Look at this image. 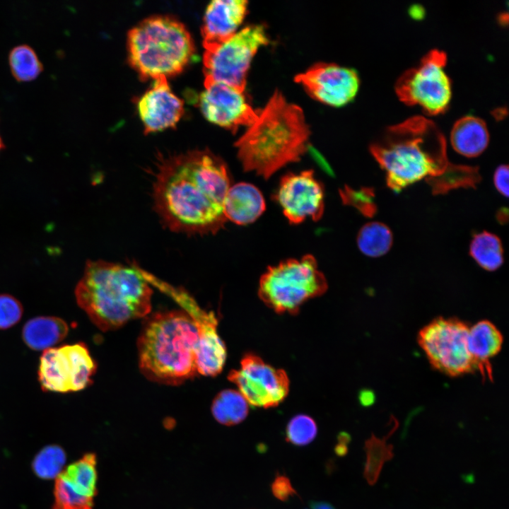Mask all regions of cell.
Here are the masks:
<instances>
[{"label": "cell", "mask_w": 509, "mask_h": 509, "mask_svg": "<svg viewBox=\"0 0 509 509\" xmlns=\"http://www.w3.org/2000/svg\"><path fill=\"white\" fill-rule=\"evenodd\" d=\"M269 42L264 26L252 25L216 47L205 50L204 83L218 82L245 90L252 60L259 49Z\"/></svg>", "instance_id": "obj_8"}, {"label": "cell", "mask_w": 509, "mask_h": 509, "mask_svg": "<svg viewBox=\"0 0 509 509\" xmlns=\"http://www.w3.org/2000/svg\"><path fill=\"white\" fill-rule=\"evenodd\" d=\"M11 72L18 81H30L37 76L42 66L35 51L28 45L15 47L9 54Z\"/></svg>", "instance_id": "obj_28"}, {"label": "cell", "mask_w": 509, "mask_h": 509, "mask_svg": "<svg viewBox=\"0 0 509 509\" xmlns=\"http://www.w3.org/2000/svg\"><path fill=\"white\" fill-rule=\"evenodd\" d=\"M2 147H3V144H2L1 139L0 138V150Z\"/></svg>", "instance_id": "obj_40"}, {"label": "cell", "mask_w": 509, "mask_h": 509, "mask_svg": "<svg viewBox=\"0 0 509 509\" xmlns=\"http://www.w3.org/2000/svg\"><path fill=\"white\" fill-rule=\"evenodd\" d=\"M271 491L274 496L281 500L286 501L295 493L289 479L285 476H278L271 484Z\"/></svg>", "instance_id": "obj_35"}, {"label": "cell", "mask_w": 509, "mask_h": 509, "mask_svg": "<svg viewBox=\"0 0 509 509\" xmlns=\"http://www.w3.org/2000/svg\"><path fill=\"white\" fill-rule=\"evenodd\" d=\"M204 83L205 89L199 95V105L209 122L233 132L255 122L259 110L250 104L245 90L218 82Z\"/></svg>", "instance_id": "obj_16"}, {"label": "cell", "mask_w": 509, "mask_h": 509, "mask_svg": "<svg viewBox=\"0 0 509 509\" xmlns=\"http://www.w3.org/2000/svg\"><path fill=\"white\" fill-rule=\"evenodd\" d=\"M339 194L344 204L354 207L364 216L372 218L376 213L377 206L373 188L361 187L355 190L345 186L339 190Z\"/></svg>", "instance_id": "obj_32"}, {"label": "cell", "mask_w": 509, "mask_h": 509, "mask_svg": "<svg viewBox=\"0 0 509 509\" xmlns=\"http://www.w3.org/2000/svg\"><path fill=\"white\" fill-rule=\"evenodd\" d=\"M138 111L145 132L150 133L174 127L183 115L184 106L171 90L167 78L160 76L139 100Z\"/></svg>", "instance_id": "obj_17"}, {"label": "cell", "mask_w": 509, "mask_h": 509, "mask_svg": "<svg viewBox=\"0 0 509 509\" xmlns=\"http://www.w3.org/2000/svg\"><path fill=\"white\" fill-rule=\"evenodd\" d=\"M501 332L490 321L484 320L469 327L467 347L474 364L484 379H492L491 359L501 350Z\"/></svg>", "instance_id": "obj_20"}, {"label": "cell", "mask_w": 509, "mask_h": 509, "mask_svg": "<svg viewBox=\"0 0 509 509\" xmlns=\"http://www.w3.org/2000/svg\"><path fill=\"white\" fill-rule=\"evenodd\" d=\"M497 221L502 225L505 224L508 220V210L507 208L500 209L496 213Z\"/></svg>", "instance_id": "obj_37"}, {"label": "cell", "mask_w": 509, "mask_h": 509, "mask_svg": "<svg viewBox=\"0 0 509 509\" xmlns=\"http://www.w3.org/2000/svg\"><path fill=\"white\" fill-rule=\"evenodd\" d=\"M230 186L226 164L209 150L171 155L156 164L154 209L172 231L214 234L227 221L223 202Z\"/></svg>", "instance_id": "obj_1"}, {"label": "cell", "mask_w": 509, "mask_h": 509, "mask_svg": "<svg viewBox=\"0 0 509 509\" xmlns=\"http://www.w3.org/2000/svg\"><path fill=\"white\" fill-rule=\"evenodd\" d=\"M327 288L316 259L305 255L269 267L260 277L258 294L276 312L294 315L305 302L322 295Z\"/></svg>", "instance_id": "obj_7"}, {"label": "cell", "mask_w": 509, "mask_h": 509, "mask_svg": "<svg viewBox=\"0 0 509 509\" xmlns=\"http://www.w3.org/2000/svg\"><path fill=\"white\" fill-rule=\"evenodd\" d=\"M228 378L235 384L247 402L257 407L276 406L289 391L286 373L252 353L245 355L240 368L231 370Z\"/></svg>", "instance_id": "obj_12"}, {"label": "cell", "mask_w": 509, "mask_h": 509, "mask_svg": "<svg viewBox=\"0 0 509 509\" xmlns=\"http://www.w3.org/2000/svg\"><path fill=\"white\" fill-rule=\"evenodd\" d=\"M69 332L66 322L57 317L40 316L26 322L22 330L25 344L35 351H45L64 340Z\"/></svg>", "instance_id": "obj_22"}, {"label": "cell", "mask_w": 509, "mask_h": 509, "mask_svg": "<svg viewBox=\"0 0 509 509\" xmlns=\"http://www.w3.org/2000/svg\"><path fill=\"white\" fill-rule=\"evenodd\" d=\"M317 428L315 421L310 416L300 414L294 416L286 427V439L298 446L311 443L316 437Z\"/></svg>", "instance_id": "obj_33"}, {"label": "cell", "mask_w": 509, "mask_h": 509, "mask_svg": "<svg viewBox=\"0 0 509 509\" xmlns=\"http://www.w3.org/2000/svg\"><path fill=\"white\" fill-rule=\"evenodd\" d=\"M294 80L310 97L332 107H342L351 101L360 84L354 69L329 63L315 64Z\"/></svg>", "instance_id": "obj_15"}, {"label": "cell", "mask_w": 509, "mask_h": 509, "mask_svg": "<svg viewBox=\"0 0 509 509\" xmlns=\"http://www.w3.org/2000/svg\"><path fill=\"white\" fill-rule=\"evenodd\" d=\"M266 209L261 191L248 182H238L228 189L223 202V213L227 221L244 226L258 219Z\"/></svg>", "instance_id": "obj_19"}, {"label": "cell", "mask_w": 509, "mask_h": 509, "mask_svg": "<svg viewBox=\"0 0 509 509\" xmlns=\"http://www.w3.org/2000/svg\"><path fill=\"white\" fill-rule=\"evenodd\" d=\"M52 509H93V498L78 491L59 475L55 481Z\"/></svg>", "instance_id": "obj_30"}, {"label": "cell", "mask_w": 509, "mask_h": 509, "mask_svg": "<svg viewBox=\"0 0 509 509\" xmlns=\"http://www.w3.org/2000/svg\"><path fill=\"white\" fill-rule=\"evenodd\" d=\"M23 312V306L16 298L8 294L0 295V329H6L17 324Z\"/></svg>", "instance_id": "obj_34"}, {"label": "cell", "mask_w": 509, "mask_h": 509, "mask_svg": "<svg viewBox=\"0 0 509 509\" xmlns=\"http://www.w3.org/2000/svg\"><path fill=\"white\" fill-rule=\"evenodd\" d=\"M446 62L444 52H429L397 80L395 89L399 99L406 105L420 106L431 115L444 112L452 96L450 80L445 71Z\"/></svg>", "instance_id": "obj_9"}, {"label": "cell", "mask_w": 509, "mask_h": 509, "mask_svg": "<svg viewBox=\"0 0 509 509\" xmlns=\"http://www.w3.org/2000/svg\"><path fill=\"white\" fill-rule=\"evenodd\" d=\"M480 180L477 168L450 163L443 175L427 182L434 194H443L455 188H474Z\"/></svg>", "instance_id": "obj_27"}, {"label": "cell", "mask_w": 509, "mask_h": 509, "mask_svg": "<svg viewBox=\"0 0 509 509\" xmlns=\"http://www.w3.org/2000/svg\"><path fill=\"white\" fill-rule=\"evenodd\" d=\"M152 293L141 273L103 260L87 262L75 288L78 306L104 332L148 315Z\"/></svg>", "instance_id": "obj_3"}, {"label": "cell", "mask_w": 509, "mask_h": 509, "mask_svg": "<svg viewBox=\"0 0 509 509\" xmlns=\"http://www.w3.org/2000/svg\"><path fill=\"white\" fill-rule=\"evenodd\" d=\"M275 199L292 224H299L308 218L317 221L323 215L324 187L312 170L284 175Z\"/></svg>", "instance_id": "obj_13"}, {"label": "cell", "mask_w": 509, "mask_h": 509, "mask_svg": "<svg viewBox=\"0 0 509 509\" xmlns=\"http://www.w3.org/2000/svg\"><path fill=\"white\" fill-rule=\"evenodd\" d=\"M310 135L301 107L275 90L235 146L244 170L268 179L286 165L300 160L308 148Z\"/></svg>", "instance_id": "obj_2"}, {"label": "cell", "mask_w": 509, "mask_h": 509, "mask_svg": "<svg viewBox=\"0 0 509 509\" xmlns=\"http://www.w3.org/2000/svg\"><path fill=\"white\" fill-rule=\"evenodd\" d=\"M508 166L501 165L493 174V184L497 191L503 196L508 197Z\"/></svg>", "instance_id": "obj_36"}, {"label": "cell", "mask_w": 509, "mask_h": 509, "mask_svg": "<svg viewBox=\"0 0 509 509\" xmlns=\"http://www.w3.org/2000/svg\"><path fill=\"white\" fill-rule=\"evenodd\" d=\"M312 509H334L331 505L326 503H317Z\"/></svg>", "instance_id": "obj_39"}, {"label": "cell", "mask_w": 509, "mask_h": 509, "mask_svg": "<svg viewBox=\"0 0 509 509\" xmlns=\"http://www.w3.org/2000/svg\"><path fill=\"white\" fill-rule=\"evenodd\" d=\"M66 454L58 445H49L42 449L35 457L33 469L35 474L43 479L58 477L66 462Z\"/></svg>", "instance_id": "obj_29"}, {"label": "cell", "mask_w": 509, "mask_h": 509, "mask_svg": "<svg viewBox=\"0 0 509 509\" xmlns=\"http://www.w3.org/2000/svg\"><path fill=\"white\" fill-rule=\"evenodd\" d=\"M469 326L457 318H435L421 329L418 341L431 365L450 376L475 371L467 347Z\"/></svg>", "instance_id": "obj_10"}, {"label": "cell", "mask_w": 509, "mask_h": 509, "mask_svg": "<svg viewBox=\"0 0 509 509\" xmlns=\"http://www.w3.org/2000/svg\"><path fill=\"white\" fill-rule=\"evenodd\" d=\"M97 460L93 453H87L69 465L60 474L78 491L94 498L97 494Z\"/></svg>", "instance_id": "obj_26"}, {"label": "cell", "mask_w": 509, "mask_h": 509, "mask_svg": "<svg viewBox=\"0 0 509 509\" xmlns=\"http://www.w3.org/2000/svg\"><path fill=\"white\" fill-rule=\"evenodd\" d=\"M247 8L245 0H214L208 5L201 27L205 50L216 47L237 33Z\"/></svg>", "instance_id": "obj_18"}, {"label": "cell", "mask_w": 509, "mask_h": 509, "mask_svg": "<svg viewBox=\"0 0 509 509\" xmlns=\"http://www.w3.org/2000/svg\"><path fill=\"white\" fill-rule=\"evenodd\" d=\"M361 402L364 405H369L373 402V394L370 392H363L361 394Z\"/></svg>", "instance_id": "obj_38"}, {"label": "cell", "mask_w": 509, "mask_h": 509, "mask_svg": "<svg viewBox=\"0 0 509 509\" xmlns=\"http://www.w3.org/2000/svg\"><path fill=\"white\" fill-rule=\"evenodd\" d=\"M488 141L489 134L485 122L474 116H465L457 120L450 134V142L455 151L467 158L482 153Z\"/></svg>", "instance_id": "obj_21"}, {"label": "cell", "mask_w": 509, "mask_h": 509, "mask_svg": "<svg viewBox=\"0 0 509 509\" xmlns=\"http://www.w3.org/2000/svg\"><path fill=\"white\" fill-rule=\"evenodd\" d=\"M211 412L221 424L233 426L242 422L249 412L248 403L242 395L235 390H225L214 398Z\"/></svg>", "instance_id": "obj_24"}, {"label": "cell", "mask_w": 509, "mask_h": 509, "mask_svg": "<svg viewBox=\"0 0 509 509\" xmlns=\"http://www.w3.org/2000/svg\"><path fill=\"white\" fill-rule=\"evenodd\" d=\"M161 288L177 301L182 310L192 318L199 331L197 351L198 374L215 376L219 374L226 359V348L217 332V319L213 312L202 310L187 293L170 286Z\"/></svg>", "instance_id": "obj_14"}, {"label": "cell", "mask_w": 509, "mask_h": 509, "mask_svg": "<svg viewBox=\"0 0 509 509\" xmlns=\"http://www.w3.org/2000/svg\"><path fill=\"white\" fill-rule=\"evenodd\" d=\"M96 368L85 344H66L44 351L40 358L38 380L45 392L80 391L91 384Z\"/></svg>", "instance_id": "obj_11"}, {"label": "cell", "mask_w": 509, "mask_h": 509, "mask_svg": "<svg viewBox=\"0 0 509 509\" xmlns=\"http://www.w3.org/2000/svg\"><path fill=\"white\" fill-rule=\"evenodd\" d=\"M469 255L482 269L494 271L503 264V248L501 239L488 231L476 233L469 245Z\"/></svg>", "instance_id": "obj_23"}, {"label": "cell", "mask_w": 509, "mask_h": 509, "mask_svg": "<svg viewBox=\"0 0 509 509\" xmlns=\"http://www.w3.org/2000/svg\"><path fill=\"white\" fill-rule=\"evenodd\" d=\"M370 151L386 172L387 187L395 192L440 176L450 164L443 134L433 122L421 116L390 127Z\"/></svg>", "instance_id": "obj_4"}, {"label": "cell", "mask_w": 509, "mask_h": 509, "mask_svg": "<svg viewBox=\"0 0 509 509\" xmlns=\"http://www.w3.org/2000/svg\"><path fill=\"white\" fill-rule=\"evenodd\" d=\"M359 250L370 257H379L387 254L393 243L390 228L383 223L373 221L363 225L357 234Z\"/></svg>", "instance_id": "obj_25"}, {"label": "cell", "mask_w": 509, "mask_h": 509, "mask_svg": "<svg viewBox=\"0 0 509 509\" xmlns=\"http://www.w3.org/2000/svg\"><path fill=\"white\" fill-rule=\"evenodd\" d=\"M137 340L139 368L148 379L180 385L197 373L199 331L182 310L147 315Z\"/></svg>", "instance_id": "obj_5"}, {"label": "cell", "mask_w": 509, "mask_h": 509, "mask_svg": "<svg viewBox=\"0 0 509 509\" xmlns=\"http://www.w3.org/2000/svg\"><path fill=\"white\" fill-rule=\"evenodd\" d=\"M127 47L130 64L142 79L180 73L195 52L185 25L168 16L148 17L136 25L128 33Z\"/></svg>", "instance_id": "obj_6"}, {"label": "cell", "mask_w": 509, "mask_h": 509, "mask_svg": "<svg viewBox=\"0 0 509 509\" xmlns=\"http://www.w3.org/2000/svg\"><path fill=\"white\" fill-rule=\"evenodd\" d=\"M365 450L367 461L365 467V476L370 484H374L379 476L384 463L392 457V447L385 440L372 436L366 442Z\"/></svg>", "instance_id": "obj_31"}]
</instances>
